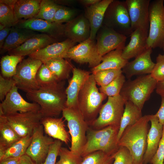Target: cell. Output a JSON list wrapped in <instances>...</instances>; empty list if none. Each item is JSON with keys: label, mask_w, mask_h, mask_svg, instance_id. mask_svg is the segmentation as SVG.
Masks as SVG:
<instances>
[{"label": "cell", "mask_w": 164, "mask_h": 164, "mask_svg": "<svg viewBox=\"0 0 164 164\" xmlns=\"http://www.w3.org/2000/svg\"><path fill=\"white\" fill-rule=\"evenodd\" d=\"M64 81H59L26 93L29 100L38 104L43 117H57L66 107L67 95Z\"/></svg>", "instance_id": "obj_1"}, {"label": "cell", "mask_w": 164, "mask_h": 164, "mask_svg": "<svg viewBox=\"0 0 164 164\" xmlns=\"http://www.w3.org/2000/svg\"><path fill=\"white\" fill-rule=\"evenodd\" d=\"M150 115H145L134 124L127 127L119 140V146L127 148L133 158V164H143L146 150Z\"/></svg>", "instance_id": "obj_2"}, {"label": "cell", "mask_w": 164, "mask_h": 164, "mask_svg": "<svg viewBox=\"0 0 164 164\" xmlns=\"http://www.w3.org/2000/svg\"><path fill=\"white\" fill-rule=\"evenodd\" d=\"M93 75H89L78 95L77 108L85 121L92 122L96 119L107 96L100 92Z\"/></svg>", "instance_id": "obj_3"}, {"label": "cell", "mask_w": 164, "mask_h": 164, "mask_svg": "<svg viewBox=\"0 0 164 164\" xmlns=\"http://www.w3.org/2000/svg\"><path fill=\"white\" fill-rule=\"evenodd\" d=\"M119 128V126L111 125L99 130L88 128L82 157L98 151L110 155L113 154L119 147L117 140Z\"/></svg>", "instance_id": "obj_4"}, {"label": "cell", "mask_w": 164, "mask_h": 164, "mask_svg": "<svg viewBox=\"0 0 164 164\" xmlns=\"http://www.w3.org/2000/svg\"><path fill=\"white\" fill-rule=\"evenodd\" d=\"M157 82L150 74L142 75L133 80L126 81L120 94L125 101H131L142 110Z\"/></svg>", "instance_id": "obj_5"}, {"label": "cell", "mask_w": 164, "mask_h": 164, "mask_svg": "<svg viewBox=\"0 0 164 164\" xmlns=\"http://www.w3.org/2000/svg\"><path fill=\"white\" fill-rule=\"evenodd\" d=\"M62 113L63 117L67 121L71 137V145L70 149L74 154L81 156L87 141V132L88 128L87 123L77 108L65 107Z\"/></svg>", "instance_id": "obj_6"}, {"label": "cell", "mask_w": 164, "mask_h": 164, "mask_svg": "<svg viewBox=\"0 0 164 164\" xmlns=\"http://www.w3.org/2000/svg\"><path fill=\"white\" fill-rule=\"evenodd\" d=\"M127 36L133 32L125 1L113 0L105 12L103 25Z\"/></svg>", "instance_id": "obj_7"}, {"label": "cell", "mask_w": 164, "mask_h": 164, "mask_svg": "<svg viewBox=\"0 0 164 164\" xmlns=\"http://www.w3.org/2000/svg\"><path fill=\"white\" fill-rule=\"evenodd\" d=\"M125 101L120 94L108 97L107 101L100 109L99 116L91 123L94 129L111 125L119 127Z\"/></svg>", "instance_id": "obj_8"}, {"label": "cell", "mask_w": 164, "mask_h": 164, "mask_svg": "<svg viewBox=\"0 0 164 164\" xmlns=\"http://www.w3.org/2000/svg\"><path fill=\"white\" fill-rule=\"evenodd\" d=\"M164 1L155 0L149 8V28L146 48L160 47L164 38Z\"/></svg>", "instance_id": "obj_9"}, {"label": "cell", "mask_w": 164, "mask_h": 164, "mask_svg": "<svg viewBox=\"0 0 164 164\" xmlns=\"http://www.w3.org/2000/svg\"><path fill=\"white\" fill-rule=\"evenodd\" d=\"M42 64L40 60L29 56L18 64L12 78L18 89L27 93L39 88L36 75Z\"/></svg>", "instance_id": "obj_10"}, {"label": "cell", "mask_w": 164, "mask_h": 164, "mask_svg": "<svg viewBox=\"0 0 164 164\" xmlns=\"http://www.w3.org/2000/svg\"><path fill=\"white\" fill-rule=\"evenodd\" d=\"M5 116L9 124L21 138L32 135L34 129L41 124L43 117L39 111L17 112Z\"/></svg>", "instance_id": "obj_11"}, {"label": "cell", "mask_w": 164, "mask_h": 164, "mask_svg": "<svg viewBox=\"0 0 164 164\" xmlns=\"http://www.w3.org/2000/svg\"><path fill=\"white\" fill-rule=\"evenodd\" d=\"M66 59L79 63H88L92 68L101 63L102 57L97 53L94 40L89 38L71 48L67 53Z\"/></svg>", "instance_id": "obj_12"}, {"label": "cell", "mask_w": 164, "mask_h": 164, "mask_svg": "<svg viewBox=\"0 0 164 164\" xmlns=\"http://www.w3.org/2000/svg\"><path fill=\"white\" fill-rule=\"evenodd\" d=\"M43 126L40 124L34 130L31 143L26 152L36 164L43 163L47 155L53 138L44 135Z\"/></svg>", "instance_id": "obj_13"}, {"label": "cell", "mask_w": 164, "mask_h": 164, "mask_svg": "<svg viewBox=\"0 0 164 164\" xmlns=\"http://www.w3.org/2000/svg\"><path fill=\"white\" fill-rule=\"evenodd\" d=\"M97 36V53L101 57L118 48L123 49L127 36L102 25Z\"/></svg>", "instance_id": "obj_14"}, {"label": "cell", "mask_w": 164, "mask_h": 164, "mask_svg": "<svg viewBox=\"0 0 164 164\" xmlns=\"http://www.w3.org/2000/svg\"><path fill=\"white\" fill-rule=\"evenodd\" d=\"M15 85L0 104V110L5 115L17 112L25 113L39 111L40 107L37 103H29L25 101L18 92Z\"/></svg>", "instance_id": "obj_15"}, {"label": "cell", "mask_w": 164, "mask_h": 164, "mask_svg": "<svg viewBox=\"0 0 164 164\" xmlns=\"http://www.w3.org/2000/svg\"><path fill=\"white\" fill-rule=\"evenodd\" d=\"M132 31L140 29L149 32L150 0H126Z\"/></svg>", "instance_id": "obj_16"}, {"label": "cell", "mask_w": 164, "mask_h": 164, "mask_svg": "<svg viewBox=\"0 0 164 164\" xmlns=\"http://www.w3.org/2000/svg\"><path fill=\"white\" fill-rule=\"evenodd\" d=\"M14 27L40 32L56 39L65 36V24L34 18L19 21Z\"/></svg>", "instance_id": "obj_17"}, {"label": "cell", "mask_w": 164, "mask_h": 164, "mask_svg": "<svg viewBox=\"0 0 164 164\" xmlns=\"http://www.w3.org/2000/svg\"><path fill=\"white\" fill-rule=\"evenodd\" d=\"M151 48H146L135 59L128 62L122 70L126 78L130 79L133 76L150 74L155 63L152 61Z\"/></svg>", "instance_id": "obj_18"}, {"label": "cell", "mask_w": 164, "mask_h": 164, "mask_svg": "<svg viewBox=\"0 0 164 164\" xmlns=\"http://www.w3.org/2000/svg\"><path fill=\"white\" fill-rule=\"evenodd\" d=\"M75 44V43L67 38L62 42L50 44L32 53L29 56L40 60L43 63L53 58L66 59L68 51Z\"/></svg>", "instance_id": "obj_19"}, {"label": "cell", "mask_w": 164, "mask_h": 164, "mask_svg": "<svg viewBox=\"0 0 164 164\" xmlns=\"http://www.w3.org/2000/svg\"><path fill=\"white\" fill-rule=\"evenodd\" d=\"M56 39L44 33H37L18 47L8 51L9 55L24 56L57 42Z\"/></svg>", "instance_id": "obj_20"}, {"label": "cell", "mask_w": 164, "mask_h": 164, "mask_svg": "<svg viewBox=\"0 0 164 164\" xmlns=\"http://www.w3.org/2000/svg\"><path fill=\"white\" fill-rule=\"evenodd\" d=\"M90 33L89 23L82 15L77 16L65 24V36L75 43L88 39Z\"/></svg>", "instance_id": "obj_21"}, {"label": "cell", "mask_w": 164, "mask_h": 164, "mask_svg": "<svg viewBox=\"0 0 164 164\" xmlns=\"http://www.w3.org/2000/svg\"><path fill=\"white\" fill-rule=\"evenodd\" d=\"M113 0H101L90 6L86 7L84 16L88 20L90 26V38L94 40L98 32L103 25L105 12Z\"/></svg>", "instance_id": "obj_22"}, {"label": "cell", "mask_w": 164, "mask_h": 164, "mask_svg": "<svg viewBox=\"0 0 164 164\" xmlns=\"http://www.w3.org/2000/svg\"><path fill=\"white\" fill-rule=\"evenodd\" d=\"M151 125L147 137V146L143 158V164H148L155 154L162 137L163 125L155 114L150 115Z\"/></svg>", "instance_id": "obj_23"}, {"label": "cell", "mask_w": 164, "mask_h": 164, "mask_svg": "<svg viewBox=\"0 0 164 164\" xmlns=\"http://www.w3.org/2000/svg\"><path fill=\"white\" fill-rule=\"evenodd\" d=\"M73 76L69 82L66 89L67 95L66 107L77 108V100L79 93L90 75L89 72L73 67L72 70Z\"/></svg>", "instance_id": "obj_24"}, {"label": "cell", "mask_w": 164, "mask_h": 164, "mask_svg": "<svg viewBox=\"0 0 164 164\" xmlns=\"http://www.w3.org/2000/svg\"><path fill=\"white\" fill-rule=\"evenodd\" d=\"M149 32L140 29H136L130 35L129 43L125 46L122 52V56L125 59L135 58L146 48V41Z\"/></svg>", "instance_id": "obj_25"}, {"label": "cell", "mask_w": 164, "mask_h": 164, "mask_svg": "<svg viewBox=\"0 0 164 164\" xmlns=\"http://www.w3.org/2000/svg\"><path fill=\"white\" fill-rule=\"evenodd\" d=\"M43 117L41 121L44 130L48 136L67 144L70 140L63 118Z\"/></svg>", "instance_id": "obj_26"}, {"label": "cell", "mask_w": 164, "mask_h": 164, "mask_svg": "<svg viewBox=\"0 0 164 164\" xmlns=\"http://www.w3.org/2000/svg\"><path fill=\"white\" fill-rule=\"evenodd\" d=\"M123 50L122 48H118L103 56L101 63L91 68L92 73L105 70H122L128 62L122 56Z\"/></svg>", "instance_id": "obj_27"}, {"label": "cell", "mask_w": 164, "mask_h": 164, "mask_svg": "<svg viewBox=\"0 0 164 164\" xmlns=\"http://www.w3.org/2000/svg\"><path fill=\"white\" fill-rule=\"evenodd\" d=\"M36 34L31 30L12 27L1 49L8 51L15 49Z\"/></svg>", "instance_id": "obj_28"}, {"label": "cell", "mask_w": 164, "mask_h": 164, "mask_svg": "<svg viewBox=\"0 0 164 164\" xmlns=\"http://www.w3.org/2000/svg\"><path fill=\"white\" fill-rule=\"evenodd\" d=\"M21 138L9 124L6 116L0 110V152L5 151Z\"/></svg>", "instance_id": "obj_29"}, {"label": "cell", "mask_w": 164, "mask_h": 164, "mask_svg": "<svg viewBox=\"0 0 164 164\" xmlns=\"http://www.w3.org/2000/svg\"><path fill=\"white\" fill-rule=\"evenodd\" d=\"M142 116L141 109L131 101H125L117 137L118 142L125 128L135 124Z\"/></svg>", "instance_id": "obj_30"}, {"label": "cell", "mask_w": 164, "mask_h": 164, "mask_svg": "<svg viewBox=\"0 0 164 164\" xmlns=\"http://www.w3.org/2000/svg\"><path fill=\"white\" fill-rule=\"evenodd\" d=\"M41 0H17L14 7L15 15L19 20L34 18L38 13Z\"/></svg>", "instance_id": "obj_31"}, {"label": "cell", "mask_w": 164, "mask_h": 164, "mask_svg": "<svg viewBox=\"0 0 164 164\" xmlns=\"http://www.w3.org/2000/svg\"><path fill=\"white\" fill-rule=\"evenodd\" d=\"M58 81L67 79L73 67L72 64L66 59L55 58L44 63Z\"/></svg>", "instance_id": "obj_32"}, {"label": "cell", "mask_w": 164, "mask_h": 164, "mask_svg": "<svg viewBox=\"0 0 164 164\" xmlns=\"http://www.w3.org/2000/svg\"><path fill=\"white\" fill-rule=\"evenodd\" d=\"M32 138L31 135L21 138L11 146L0 152V161L8 158L20 157L25 154Z\"/></svg>", "instance_id": "obj_33"}, {"label": "cell", "mask_w": 164, "mask_h": 164, "mask_svg": "<svg viewBox=\"0 0 164 164\" xmlns=\"http://www.w3.org/2000/svg\"><path fill=\"white\" fill-rule=\"evenodd\" d=\"M24 56L7 55L1 60L2 75L6 78L12 77L15 75L18 64L23 59Z\"/></svg>", "instance_id": "obj_34"}, {"label": "cell", "mask_w": 164, "mask_h": 164, "mask_svg": "<svg viewBox=\"0 0 164 164\" xmlns=\"http://www.w3.org/2000/svg\"><path fill=\"white\" fill-rule=\"evenodd\" d=\"M59 6L54 1L41 0L39 12L34 18L53 22L55 13Z\"/></svg>", "instance_id": "obj_35"}, {"label": "cell", "mask_w": 164, "mask_h": 164, "mask_svg": "<svg viewBox=\"0 0 164 164\" xmlns=\"http://www.w3.org/2000/svg\"><path fill=\"white\" fill-rule=\"evenodd\" d=\"M19 21L17 18L14 7L0 3V24L5 27H12Z\"/></svg>", "instance_id": "obj_36"}, {"label": "cell", "mask_w": 164, "mask_h": 164, "mask_svg": "<svg viewBox=\"0 0 164 164\" xmlns=\"http://www.w3.org/2000/svg\"><path fill=\"white\" fill-rule=\"evenodd\" d=\"M125 79V76L122 73L107 85L100 87L99 91L108 97L119 95L126 81Z\"/></svg>", "instance_id": "obj_37"}, {"label": "cell", "mask_w": 164, "mask_h": 164, "mask_svg": "<svg viewBox=\"0 0 164 164\" xmlns=\"http://www.w3.org/2000/svg\"><path fill=\"white\" fill-rule=\"evenodd\" d=\"M114 161L112 155L98 151L83 157L81 164H113Z\"/></svg>", "instance_id": "obj_38"}, {"label": "cell", "mask_w": 164, "mask_h": 164, "mask_svg": "<svg viewBox=\"0 0 164 164\" xmlns=\"http://www.w3.org/2000/svg\"><path fill=\"white\" fill-rule=\"evenodd\" d=\"M122 70L108 69L92 73L97 84L100 87L106 86L122 73Z\"/></svg>", "instance_id": "obj_39"}, {"label": "cell", "mask_w": 164, "mask_h": 164, "mask_svg": "<svg viewBox=\"0 0 164 164\" xmlns=\"http://www.w3.org/2000/svg\"><path fill=\"white\" fill-rule=\"evenodd\" d=\"M36 79L40 87L50 85L59 82L44 63L42 64L37 71Z\"/></svg>", "instance_id": "obj_40"}, {"label": "cell", "mask_w": 164, "mask_h": 164, "mask_svg": "<svg viewBox=\"0 0 164 164\" xmlns=\"http://www.w3.org/2000/svg\"><path fill=\"white\" fill-rule=\"evenodd\" d=\"M77 14L76 9L59 5L55 13L53 22L61 24L67 23L76 18Z\"/></svg>", "instance_id": "obj_41"}, {"label": "cell", "mask_w": 164, "mask_h": 164, "mask_svg": "<svg viewBox=\"0 0 164 164\" xmlns=\"http://www.w3.org/2000/svg\"><path fill=\"white\" fill-rule=\"evenodd\" d=\"M58 156L60 159L56 164H81L83 159L81 155L62 147L60 149Z\"/></svg>", "instance_id": "obj_42"}, {"label": "cell", "mask_w": 164, "mask_h": 164, "mask_svg": "<svg viewBox=\"0 0 164 164\" xmlns=\"http://www.w3.org/2000/svg\"><path fill=\"white\" fill-rule=\"evenodd\" d=\"M112 156L114 159L113 164H133L132 156L129 151L125 147L119 146Z\"/></svg>", "instance_id": "obj_43"}, {"label": "cell", "mask_w": 164, "mask_h": 164, "mask_svg": "<svg viewBox=\"0 0 164 164\" xmlns=\"http://www.w3.org/2000/svg\"><path fill=\"white\" fill-rule=\"evenodd\" d=\"M150 74L157 82L164 80V53L157 56L156 63Z\"/></svg>", "instance_id": "obj_44"}, {"label": "cell", "mask_w": 164, "mask_h": 164, "mask_svg": "<svg viewBox=\"0 0 164 164\" xmlns=\"http://www.w3.org/2000/svg\"><path fill=\"white\" fill-rule=\"evenodd\" d=\"M62 141L57 139L54 140L50 146L49 152L44 162L41 164H56V159L60 149L62 147Z\"/></svg>", "instance_id": "obj_45"}, {"label": "cell", "mask_w": 164, "mask_h": 164, "mask_svg": "<svg viewBox=\"0 0 164 164\" xmlns=\"http://www.w3.org/2000/svg\"><path fill=\"white\" fill-rule=\"evenodd\" d=\"M16 83L12 77L6 78L0 75V100L2 101Z\"/></svg>", "instance_id": "obj_46"}, {"label": "cell", "mask_w": 164, "mask_h": 164, "mask_svg": "<svg viewBox=\"0 0 164 164\" xmlns=\"http://www.w3.org/2000/svg\"><path fill=\"white\" fill-rule=\"evenodd\" d=\"M164 125L162 137L158 148L150 160V164H164Z\"/></svg>", "instance_id": "obj_47"}, {"label": "cell", "mask_w": 164, "mask_h": 164, "mask_svg": "<svg viewBox=\"0 0 164 164\" xmlns=\"http://www.w3.org/2000/svg\"><path fill=\"white\" fill-rule=\"evenodd\" d=\"M158 118L160 123L163 125H164V97H161V102L160 107L155 114Z\"/></svg>", "instance_id": "obj_48"}, {"label": "cell", "mask_w": 164, "mask_h": 164, "mask_svg": "<svg viewBox=\"0 0 164 164\" xmlns=\"http://www.w3.org/2000/svg\"><path fill=\"white\" fill-rule=\"evenodd\" d=\"M12 27H6L0 30V47L2 49L11 31Z\"/></svg>", "instance_id": "obj_49"}, {"label": "cell", "mask_w": 164, "mask_h": 164, "mask_svg": "<svg viewBox=\"0 0 164 164\" xmlns=\"http://www.w3.org/2000/svg\"><path fill=\"white\" fill-rule=\"evenodd\" d=\"M19 164H36L31 158L25 154L20 157Z\"/></svg>", "instance_id": "obj_50"}, {"label": "cell", "mask_w": 164, "mask_h": 164, "mask_svg": "<svg viewBox=\"0 0 164 164\" xmlns=\"http://www.w3.org/2000/svg\"><path fill=\"white\" fill-rule=\"evenodd\" d=\"M156 92L161 97H164V80L157 82Z\"/></svg>", "instance_id": "obj_51"}, {"label": "cell", "mask_w": 164, "mask_h": 164, "mask_svg": "<svg viewBox=\"0 0 164 164\" xmlns=\"http://www.w3.org/2000/svg\"><path fill=\"white\" fill-rule=\"evenodd\" d=\"M20 157L5 159L0 161V164H19Z\"/></svg>", "instance_id": "obj_52"}, {"label": "cell", "mask_w": 164, "mask_h": 164, "mask_svg": "<svg viewBox=\"0 0 164 164\" xmlns=\"http://www.w3.org/2000/svg\"><path fill=\"white\" fill-rule=\"evenodd\" d=\"M100 0H80L79 2L82 4L88 7L95 4L99 2Z\"/></svg>", "instance_id": "obj_53"}, {"label": "cell", "mask_w": 164, "mask_h": 164, "mask_svg": "<svg viewBox=\"0 0 164 164\" xmlns=\"http://www.w3.org/2000/svg\"><path fill=\"white\" fill-rule=\"evenodd\" d=\"M16 0H0V3H3L14 7Z\"/></svg>", "instance_id": "obj_54"}, {"label": "cell", "mask_w": 164, "mask_h": 164, "mask_svg": "<svg viewBox=\"0 0 164 164\" xmlns=\"http://www.w3.org/2000/svg\"><path fill=\"white\" fill-rule=\"evenodd\" d=\"M160 48H161L163 51H164V38Z\"/></svg>", "instance_id": "obj_55"}, {"label": "cell", "mask_w": 164, "mask_h": 164, "mask_svg": "<svg viewBox=\"0 0 164 164\" xmlns=\"http://www.w3.org/2000/svg\"><path fill=\"white\" fill-rule=\"evenodd\" d=\"M6 27L3 25L0 24V30H1Z\"/></svg>", "instance_id": "obj_56"}, {"label": "cell", "mask_w": 164, "mask_h": 164, "mask_svg": "<svg viewBox=\"0 0 164 164\" xmlns=\"http://www.w3.org/2000/svg\"></svg>", "instance_id": "obj_57"}]
</instances>
